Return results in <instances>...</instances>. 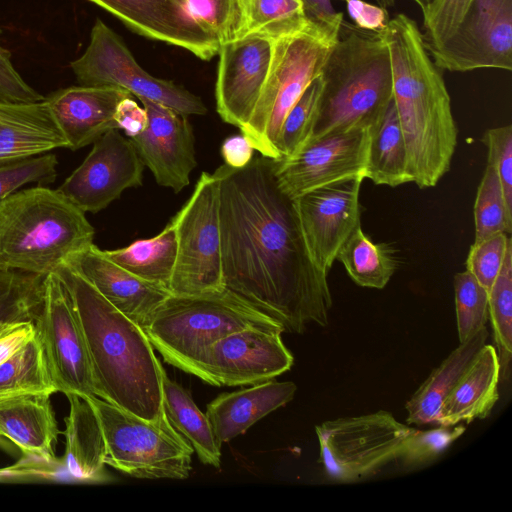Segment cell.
<instances>
[{"label": "cell", "instance_id": "cell-1", "mask_svg": "<svg viewBox=\"0 0 512 512\" xmlns=\"http://www.w3.org/2000/svg\"><path fill=\"white\" fill-rule=\"evenodd\" d=\"M220 230L224 287L277 320L285 332L328 324L327 277L311 262L292 199L278 187L273 159L241 168L220 165Z\"/></svg>", "mask_w": 512, "mask_h": 512}, {"label": "cell", "instance_id": "cell-2", "mask_svg": "<svg viewBox=\"0 0 512 512\" xmlns=\"http://www.w3.org/2000/svg\"><path fill=\"white\" fill-rule=\"evenodd\" d=\"M54 274L68 289L80 320L96 396L142 419H160L163 367L143 329L69 263Z\"/></svg>", "mask_w": 512, "mask_h": 512}, {"label": "cell", "instance_id": "cell-3", "mask_svg": "<svg viewBox=\"0 0 512 512\" xmlns=\"http://www.w3.org/2000/svg\"><path fill=\"white\" fill-rule=\"evenodd\" d=\"M381 33L390 54L393 102L412 182L421 189L434 187L450 169L458 136L441 69L412 18L400 13Z\"/></svg>", "mask_w": 512, "mask_h": 512}, {"label": "cell", "instance_id": "cell-4", "mask_svg": "<svg viewBox=\"0 0 512 512\" xmlns=\"http://www.w3.org/2000/svg\"><path fill=\"white\" fill-rule=\"evenodd\" d=\"M85 212L58 189L16 191L0 201V270L46 276L93 244Z\"/></svg>", "mask_w": 512, "mask_h": 512}, {"label": "cell", "instance_id": "cell-5", "mask_svg": "<svg viewBox=\"0 0 512 512\" xmlns=\"http://www.w3.org/2000/svg\"><path fill=\"white\" fill-rule=\"evenodd\" d=\"M322 77L312 137L375 126L393 99L391 59L381 31L361 29L343 19Z\"/></svg>", "mask_w": 512, "mask_h": 512}, {"label": "cell", "instance_id": "cell-6", "mask_svg": "<svg viewBox=\"0 0 512 512\" xmlns=\"http://www.w3.org/2000/svg\"><path fill=\"white\" fill-rule=\"evenodd\" d=\"M327 1L306 12L298 30L275 39L270 69L242 135L262 156L279 160L277 140L282 123L309 84L322 74L338 40L342 12L327 8Z\"/></svg>", "mask_w": 512, "mask_h": 512}, {"label": "cell", "instance_id": "cell-7", "mask_svg": "<svg viewBox=\"0 0 512 512\" xmlns=\"http://www.w3.org/2000/svg\"><path fill=\"white\" fill-rule=\"evenodd\" d=\"M249 327L285 332L277 320L224 287L196 295L170 294L142 329L165 362L187 373L206 347Z\"/></svg>", "mask_w": 512, "mask_h": 512}, {"label": "cell", "instance_id": "cell-8", "mask_svg": "<svg viewBox=\"0 0 512 512\" xmlns=\"http://www.w3.org/2000/svg\"><path fill=\"white\" fill-rule=\"evenodd\" d=\"M87 398L103 431L106 465L140 479L189 477L194 451L165 414L148 421L97 396Z\"/></svg>", "mask_w": 512, "mask_h": 512}, {"label": "cell", "instance_id": "cell-9", "mask_svg": "<svg viewBox=\"0 0 512 512\" xmlns=\"http://www.w3.org/2000/svg\"><path fill=\"white\" fill-rule=\"evenodd\" d=\"M219 207V178L214 172H203L173 217L177 256L169 283L171 294L196 295L224 288Z\"/></svg>", "mask_w": 512, "mask_h": 512}, {"label": "cell", "instance_id": "cell-10", "mask_svg": "<svg viewBox=\"0 0 512 512\" xmlns=\"http://www.w3.org/2000/svg\"><path fill=\"white\" fill-rule=\"evenodd\" d=\"M315 430L320 462L327 475L335 481L351 483L394 460L413 428L380 410L326 421Z\"/></svg>", "mask_w": 512, "mask_h": 512}, {"label": "cell", "instance_id": "cell-11", "mask_svg": "<svg viewBox=\"0 0 512 512\" xmlns=\"http://www.w3.org/2000/svg\"><path fill=\"white\" fill-rule=\"evenodd\" d=\"M70 67L79 85L120 87L138 99H149L187 116L207 112L198 96L145 71L122 39L101 19H96L92 27L85 52Z\"/></svg>", "mask_w": 512, "mask_h": 512}, {"label": "cell", "instance_id": "cell-12", "mask_svg": "<svg viewBox=\"0 0 512 512\" xmlns=\"http://www.w3.org/2000/svg\"><path fill=\"white\" fill-rule=\"evenodd\" d=\"M35 327L57 391L65 395L96 396L80 320L68 289L54 273L44 277Z\"/></svg>", "mask_w": 512, "mask_h": 512}, {"label": "cell", "instance_id": "cell-13", "mask_svg": "<svg viewBox=\"0 0 512 512\" xmlns=\"http://www.w3.org/2000/svg\"><path fill=\"white\" fill-rule=\"evenodd\" d=\"M282 332L249 327L232 332L208 347L187 373L214 386L255 385L288 371L293 355Z\"/></svg>", "mask_w": 512, "mask_h": 512}, {"label": "cell", "instance_id": "cell-14", "mask_svg": "<svg viewBox=\"0 0 512 512\" xmlns=\"http://www.w3.org/2000/svg\"><path fill=\"white\" fill-rule=\"evenodd\" d=\"M433 62L451 72L512 69V0H472L454 33L428 50Z\"/></svg>", "mask_w": 512, "mask_h": 512}, {"label": "cell", "instance_id": "cell-15", "mask_svg": "<svg viewBox=\"0 0 512 512\" xmlns=\"http://www.w3.org/2000/svg\"><path fill=\"white\" fill-rule=\"evenodd\" d=\"M364 179L353 176L292 199L309 258L326 277L342 245L361 225L359 197Z\"/></svg>", "mask_w": 512, "mask_h": 512}, {"label": "cell", "instance_id": "cell-16", "mask_svg": "<svg viewBox=\"0 0 512 512\" xmlns=\"http://www.w3.org/2000/svg\"><path fill=\"white\" fill-rule=\"evenodd\" d=\"M370 129L312 137L297 153L273 159L280 190L294 199L311 190L353 177H365Z\"/></svg>", "mask_w": 512, "mask_h": 512}, {"label": "cell", "instance_id": "cell-17", "mask_svg": "<svg viewBox=\"0 0 512 512\" xmlns=\"http://www.w3.org/2000/svg\"><path fill=\"white\" fill-rule=\"evenodd\" d=\"M144 164L118 129L99 137L84 161L58 190L83 212L97 213L127 188L142 185Z\"/></svg>", "mask_w": 512, "mask_h": 512}, {"label": "cell", "instance_id": "cell-18", "mask_svg": "<svg viewBox=\"0 0 512 512\" xmlns=\"http://www.w3.org/2000/svg\"><path fill=\"white\" fill-rule=\"evenodd\" d=\"M275 39L247 34L220 45L215 87L222 120L240 129L248 123L264 87Z\"/></svg>", "mask_w": 512, "mask_h": 512}, {"label": "cell", "instance_id": "cell-19", "mask_svg": "<svg viewBox=\"0 0 512 512\" xmlns=\"http://www.w3.org/2000/svg\"><path fill=\"white\" fill-rule=\"evenodd\" d=\"M139 100L147 125L129 139L156 182L178 193L189 184L197 165L192 126L185 114L149 99Z\"/></svg>", "mask_w": 512, "mask_h": 512}, {"label": "cell", "instance_id": "cell-20", "mask_svg": "<svg viewBox=\"0 0 512 512\" xmlns=\"http://www.w3.org/2000/svg\"><path fill=\"white\" fill-rule=\"evenodd\" d=\"M89 1L144 37L183 48L202 60L218 54V42L192 18L185 0Z\"/></svg>", "mask_w": 512, "mask_h": 512}, {"label": "cell", "instance_id": "cell-21", "mask_svg": "<svg viewBox=\"0 0 512 512\" xmlns=\"http://www.w3.org/2000/svg\"><path fill=\"white\" fill-rule=\"evenodd\" d=\"M67 263L141 328L171 294L166 287L143 280L119 266L94 244L73 256Z\"/></svg>", "mask_w": 512, "mask_h": 512}, {"label": "cell", "instance_id": "cell-22", "mask_svg": "<svg viewBox=\"0 0 512 512\" xmlns=\"http://www.w3.org/2000/svg\"><path fill=\"white\" fill-rule=\"evenodd\" d=\"M132 94L114 86H71L45 97L67 142L78 150L93 144L111 129H118L114 114L118 104Z\"/></svg>", "mask_w": 512, "mask_h": 512}, {"label": "cell", "instance_id": "cell-23", "mask_svg": "<svg viewBox=\"0 0 512 512\" xmlns=\"http://www.w3.org/2000/svg\"><path fill=\"white\" fill-rule=\"evenodd\" d=\"M68 148L46 99L34 103L0 101V162Z\"/></svg>", "mask_w": 512, "mask_h": 512}, {"label": "cell", "instance_id": "cell-24", "mask_svg": "<svg viewBox=\"0 0 512 512\" xmlns=\"http://www.w3.org/2000/svg\"><path fill=\"white\" fill-rule=\"evenodd\" d=\"M297 387L291 381L269 380L249 388L223 393L212 400L206 416L222 444L244 434L258 420L290 402Z\"/></svg>", "mask_w": 512, "mask_h": 512}, {"label": "cell", "instance_id": "cell-25", "mask_svg": "<svg viewBox=\"0 0 512 512\" xmlns=\"http://www.w3.org/2000/svg\"><path fill=\"white\" fill-rule=\"evenodd\" d=\"M51 395H29L0 402V435L25 455L46 464L57 462L59 428Z\"/></svg>", "mask_w": 512, "mask_h": 512}, {"label": "cell", "instance_id": "cell-26", "mask_svg": "<svg viewBox=\"0 0 512 512\" xmlns=\"http://www.w3.org/2000/svg\"><path fill=\"white\" fill-rule=\"evenodd\" d=\"M500 375L497 350L485 344L444 400L435 424L453 426L486 418L499 398Z\"/></svg>", "mask_w": 512, "mask_h": 512}, {"label": "cell", "instance_id": "cell-27", "mask_svg": "<svg viewBox=\"0 0 512 512\" xmlns=\"http://www.w3.org/2000/svg\"><path fill=\"white\" fill-rule=\"evenodd\" d=\"M69 413L65 422V465L78 480H101L106 444L97 414L87 397L66 395Z\"/></svg>", "mask_w": 512, "mask_h": 512}, {"label": "cell", "instance_id": "cell-28", "mask_svg": "<svg viewBox=\"0 0 512 512\" xmlns=\"http://www.w3.org/2000/svg\"><path fill=\"white\" fill-rule=\"evenodd\" d=\"M487 338L488 330L483 327L460 342L430 373L405 405L408 424H435L444 400L486 344Z\"/></svg>", "mask_w": 512, "mask_h": 512}, {"label": "cell", "instance_id": "cell-29", "mask_svg": "<svg viewBox=\"0 0 512 512\" xmlns=\"http://www.w3.org/2000/svg\"><path fill=\"white\" fill-rule=\"evenodd\" d=\"M161 373L163 409L170 424L190 444L203 464L220 468L222 444L206 414L185 388L167 376L164 368Z\"/></svg>", "mask_w": 512, "mask_h": 512}, {"label": "cell", "instance_id": "cell-30", "mask_svg": "<svg viewBox=\"0 0 512 512\" xmlns=\"http://www.w3.org/2000/svg\"><path fill=\"white\" fill-rule=\"evenodd\" d=\"M365 178L376 185L396 187L412 182L404 136L393 102L369 131Z\"/></svg>", "mask_w": 512, "mask_h": 512}, {"label": "cell", "instance_id": "cell-31", "mask_svg": "<svg viewBox=\"0 0 512 512\" xmlns=\"http://www.w3.org/2000/svg\"><path fill=\"white\" fill-rule=\"evenodd\" d=\"M113 262L139 278L169 289L177 256L174 219L156 236L116 250H103Z\"/></svg>", "mask_w": 512, "mask_h": 512}, {"label": "cell", "instance_id": "cell-32", "mask_svg": "<svg viewBox=\"0 0 512 512\" xmlns=\"http://www.w3.org/2000/svg\"><path fill=\"white\" fill-rule=\"evenodd\" d=\"M336 259L357 285L367 288H384L398 267L391 248L384 243L373 242L361 225L347 238Z\"/></svg>", "mask_w": 512, "mask_h": 512}, {"label": "cell", "instance_id": "cell-33", "mask_svg": "<svg viewBox=\"0 0 512 512\" xmlns=\"http://www.w3.org/2000/svg\"><path fill=\"white\" fill-rule=\"evenodd\" d=\"M56 392L37 335L0 364V402Z\"/></svg>", "mask_w": 512, "mask_h": 512}, {"label": "cell", "instance_id": "cell-34", "mask_svg": "<svg viewBox=\"0 0 512 512\" xmlns=\"http://www.w3.org/2000/svg\"><path fill=\"white\" fill-rule=\"evenodd\" d=\"M324 89L322 74L315 78L287 113L277 140L280 159L297 153L313 136Z\"/></svg>", "mask_w": 512, "mask_h": 512}, {"label": "cell", "instance_id": "cell-35", "mask_svg": "<svg viewBox=\"0 0 512 512\" xmlns=\"http://www.w3.org/2000/svg\"><path fill=\"white\" fill-rule=\"evenodd\" d=\"M307 21L304 0H246L244 35L273 39L300 29Z\"/></svg>", "mask_w": 512, "mask_h": 512}, {"label": "cell", "instance_id": "cell-36", "mask_svg": "<svg viewBox=\"0 0 512 512\" xmlns=\"http://www.w3.org/2000/svg\"><path fill=\"white\" fill-rule=\"evenodd\" d=\"M44 277L16 270H0V323L36 320L42 303Z\"/></svg>", "mask_w": 512, "mask_h": 512}, {"label": "cell", "instance_id": "cell-37", "mask_svg": "<svg viewBox=\"0 0 512 512\" xmlns=\"http://www.w3.org/2000/svg\"><path fill=\"white\" fill-rule=\"evenodd\" d=\"M474 221V243L502 232L510 235L512 231V210L506 204L497 173L489 164L477 189Z\"/></svg>", "mask_w": 512, "mask_h": 512}, {"label": "cell", "instance_id": "cell-38", "mask_svg": "<svg viewBox=\"0 0 512 512\" xmlns=\"http://www.w3.org/2000/svg\"><path fill=\"white\" fill-rule=\"evenodd\" d=\"M491 321L500 371L508 368L512 354V244L508 247L500 272L488 291Z\"/></svg>", "mask_w": 512, "mask_h": 512}, {"label": "cell", "instance_id": "cell-39", "mask_svg": "<svg viewBox=\"0 0 512 512\" xmlns=\"http://www.w3.org/2000/svg\"><path fill=\"white\" fill-rule=\"evenodd\" d=\"M192 18L220 45L243 37L246 0H185Z\"/></svg>", "mask_w": 512, "mask_h": 512}, {"label": "cell", "instance_id": "cell-40", "mask_svg": "<svg viewBox=\"0 0 512 512\" xmlns=\"http://www.w3.org/2000/svg\"><path fill=\"white\" fill-rule=\"evenodd\" d=\"M454 295L458 336L463 342L485 327L489 318L488 290L466 270L454 276Z\"/></svg>", "mask_w": 512, "mask_h": 512}, {"label": "cell", "instance_id": "cell-41", "mask_svg": "<svg viewBox=\"0 0 512 512\" xmlns=\"http://www.w3.org/2000/svg\"><path fill=\"white\" fill-rule=\"evenodd\" d=\"M464 431L461 424L424 431L413 428L394 460L406 470L423 467L437 459Z\"/></svg>", "mask_w": 512, "mask_h": 512}, {"label": "cell", "instance_id": "cell-42", "mask_svg": "<svg viewBox=\"0 0 512 512\" xmlns=\"http://www.w3.org/2000/svg\"><path fill=\"white\" fill-rule=\"evenodd\" d=\"M58 160L54 154L0 162V201L29 183L49 184L57 177Z\"/></svg>", "mask_w": 512, "mask_h": 512}, {"label": "cell", "instance_id": "cell-43", "mask_svg": "<svg viewBox=\"0 0 512 512\" xmlns=\"http://www.w3.org/2000/svg\"><path fill=\"white\" fill-rule=\"evenodd\" d=\"M472 0H429L421 9L427 50L444 43L456 30Z\"/></svg>", "mask_w": 512, "mask_h": 512}, {"label": "cell", "instance_id": "cell-44", "mask_svg": "<svg viewBox=\"0 0 512 512\" xmlns=\"http://www.w3.org/2000/svg\"><path fill=\"white\" fill-rule=\"evenodd\" d=\"M512 244L507 233H498L473 243L466 260V270L488 291L497 278L508 247Z\"/></svg>", "mask_w": 512, "mask_h": 512}, {"label": "cell", "instance_id": "cell-45", "mask_svg": "<svg viewBox=\"0 0 512 512\" xmlns=\"http://www.w3.org/2000/svg\"><path fill=\"white\" fill-rule=\"evenodd\" d=\"M481 141L488 151L487 164L496 171L506 204L512 210V126L487 129Z\"/></svg>", "mask_w": 512, "mask_h": 512}, {"label": "cell", "instance_id": "cell-46", "mask_svg": "<svg viewBox=\"0 0 512 512\" xmlns=\"http://www.w3.org/2000/svg\"><path fill=\"white\" fill-rule=\"evenodd\" d=\"M0 29V34H1ZM45 97L28 85L14 68L11 53L0 44V101L34 103Z\"/></svg>", "mask_w": 512, "mask_h": 512}, {"label": "cell", "instance_id": "cell-47", "mask_svg": "<svg viewBox=\"0 0 512 512\" xmlns=\"http://www.w3.org/2000/svg\"><path fill=\"white\" fill-rule=\"evenodd\" d=\"M36 335L35 321L15 320L0 323V364Z\"/></svg>", "mask_w": 512, "mask_h": 512}, {"label": "cell", "instance_id": "cell-48", "mask_svg": "<svg viewBox=\"0 0 512 512\" xmlns=\"http://www.w3.org/2000/svg\"><path fill=\"white\" fill-rule=\"evenodd\" d=\"M347 11L356 27L382 31L389 22V14L386 8L373 5L363 0H345Z\"/></svg>", "mask_w": 512, "mask_h": 512}, {"label": "cell", "instance_id": "cell-49", "mask_svg": "<svg viewBox=\"0 0 512 512\" xmlns=\"http://www.w3.org/2000/svg\"><path fill=\"white\" fill-rule=\"evenodd\" d=\"M114 120L118 129L132 138L141 133L147 125V114L143 107L130 96L124 98L117 106Z\"/></svg>", "mask_w": 512, "mask_h": 512}, {"label": "cell", "instance_id": "cell-50", "mask_svg": "<svg viewBox=\"0 0 512 512\" xmlns=\"http://www.w3.org/2000/svg\"><path fill=\"white\" fill-rule=\"evenodd\" d=\"M253 152L254 148L242 134L226 138L221 146L225 164L233 168L247 165L254 157Z\"/></svg>", "mask_w": 512, "mask_h": 512}, {"label": "cell", "instance_id": "cell-51", "mask_svg": "<svg viewBox=\"0 0 512 512\" xmlns=\"http://www.w3.org/2000/svg\"><path fill=\"white\" fill-rule=\"evenodd\" d=\"M376 1L379 4V6L384 7V8L393 6L396 2V0H376Z\"/></svg>", "mask_w": 512, "mask_h": 512}, {"label": "cell", "instance_id": "cell-52", "mask_svg": "<svg viewBox=\"0 0 512 512\" xmlns=\"http://www.w3.org/2000/svg\"><path fill=\"white\" fill-rule=\"evenodd\" d=\"M412 1H414L415 3H417V4H418V6H419L420 8H422L424 5H426V4H427V2H428L429 0H412Z\"/></svg>", "mask_w": 512, "mask_h": 512}, {"label": "cell", "instance_id": "cell-53", "mask_svg": "<svg viewBox=\"0 0 512 512\" xmlns=\"http://www.w3.org/2000/svg\"><path fill=\"white\" fill-rule=\"evenodd\" d=\"M0 446L2 447H8V443L4 437L0 435Z\"/></svg>", "mask_w": 512, "mask_h": 512}]
</instances>
